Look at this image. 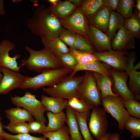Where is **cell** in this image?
Returning a JSON list of instances; mask_svg holds the SVG:
<instances>
[{
  "mask_svg": "<svg viewBox=\"0 0 140 140\" xmlns=\"http://www.w3.org/2000/svg\"><path fill=\"white\" fill-rule=\"evenodd\" d=\"M134 0H119L116 12L120 14L124 19L128 18L133 14V9L135 6Z\"/></svg>",
  "mask_w": 140,
  "mask_h": 140,
  "instance_id": "obj_30",
  "label": "cell"
},
{
  "mask_svg": "<svg viewBox=\"0 0 140 140\" xmlns=\"http://www.w3.org/2000/svg\"><path fill=\"white\" fill-rule=\"evenodd\" d=\"M68 1L76 6H80L82 1L81 0H69Z\"/></svg>",
  "mask_w": 140,
  "mask_h": 140,
  "instance_id": "obj_46",
  "label": "cell"
},
{
  "mask_svg": "<svg viewBox=\"0 0 140 140\" xmlns=\"http://www.w3.org/2000/svg\"><path fill=\"white\" fill-rule=\"evenodd\" d=\"M76 34L74 32L63 28L60 31L59 38L73 49Z\"/></svg>",
  "mask_w": 140,
  "mask_h": 140,
  "instance_id": "obj_39",
  "label": "cell"
},
{
  "mask_svg": "<svg viewBox=\"0 0 140 140\" xmlns=\"http://www.w3.org/2000/svg\"><path fill=\"white\" fill-rule=\"evenodd\" d=\"M136 1V10L138 11H140V0H137Z\"/></svg>",
  "mask_w": 140,
  "mask_h": 140,
  "instance_id": "obj_48",
  "label": "cell"
},
{
  "mask_svg": "<svg viewBox=\"0 0 140 140\" xmlns=\"http://www.w3.org/2000/svg\"><path fill=\"white\" fill-rule=\"evenodd\" d=\"M42 134L48 140H70L68 127L65 125L57 131L44 132Z\"/></svg>",
  "mask_w": 140,
  "mask_h": 140,
  "instance_id": "obj_35",
  "label": "cell"
},
{
  "mask_svg": "<svg viewBox=\"0 0 140 140\" xmlns=\"http://www.w3.org/2000/svg\"><path fill=\"white\" fill-rule=\"evenodd\" d=\"M111 67L107 64L103 62L102 63L97 60L83 65L78 64L68 76L73 77L77 72L84 70L101 73L111 77L110 73Z\"/></svg>",
  "mask_w": 140,
  "mask_h": 140,
  "instance_id": "obj_19",
  "label": "cell"
},
{
  "mask_svg": "<svg viewBox=\"0 0 140 140\" xmlns=\"http://www.w3.org/2000/svg\"><path fill=\"white\" fill-rule=\"evenodd\" d=\"M15 45L10 41L3 40L0 43V66L13 71L19 72L22 67L18 66L16 60L20 57V55L17 54L13 57H10V51L14 49Z\"/></svg>",
  "mask_w": 140,
  "mask_h": 140,
  "instance_id": "obj_13",
  "label": "cell"
},
{
  "mask_svg": "<svg viewBox=\"0 0 140 140\" xmlns=\"http://www.w3.org/2000/svg\"><path fill=\"white\" fill-rule=\"evenodd\" d=\"M101 104L106 112L117 121L119 129L122 131L125 124L130 115L124 108L121 97L117 95L101 98Z\"/></svg>",
  "mask_w": 140,
  "mask_h": 140,
  "instance_id": "obj_6",
  "label": "cell"
},
{
  "mask_svg": "<svg viewBox=\"0 0 140 140\" xmlns=\"http://www.w3.org/2000/svg\"><path fill=\"white\" fill-rule=\"evenodd\" d=\"M128 64L125 71L129 78L128 87L134 95L135 99L139 100L140 98V72L134 68V63L137 58L135 52H132L128 54Z\"/></svg>",
  "mask_w": 140,
  "mask_h": 140,
  "instance_id": "obj_14",
  "label": "cell"
},
{
  "mask_svg": "<svg viewBox=\"0 0 140 140\" xmlns=\"http://www.w3.org/2000/svg\"><path fill=\"white\" fill-rule=\"evenodd\" d=\"M128 54L127 51L112 50L103 52H96L92 54L97 60L107 64L114 69L125 71L128 64Z\"/></svg>",
  "mask_w": 140,
  "mask_h": 140,
  "instance_id": "obj_9",
  "label": "cell"
},
{
  "mask_svg": "<svg viewBox=\"0 0 140 140\" xmlns=\"http://www.w3.org/2000/svg\"><path fill=\"white\" fill-rule=\"evenodd\" d=\"M131 134L132 139L140 137V119L130 116L125 122L124 128Z\"/></svg>",
  "mask_w": 140,
  "mask_h": 140,
  "instance_id": "obj_32",
  "label": "cell"
},
{
  "mask_svg": "<svg viewBox=\"0 0 140 140\" xmlns=\"http://www.w3.org/2000/svg\"><path fill=\"white\" fill-rule=\"evenodd\" d=\"M123 106L131 116L140 118V103L137 100L131 99L127 100H123Z\"/></svg>",
  "mask_w": 140,
  "mask_h": 140,
  "instance_id": "obj_37",
  "label": "cell"
},
{
  "mask_svg": "<svg viewBox=\"0 0 140 140\" xmlns=\"http://www.w3.org/2000/svg\"><path fill=\"white\" fill-rule=\"evenodd\" d=\"M4 140H47L44 136L37 137L30 135L29 134H23L13 135L4 131Z\"/></svg>",
  "mask_w": 140,
  "mask_h": 140,
  "instance_id": "obj_38",
  "label": "cell"
},
{
  "mask_svg": "<svg viewBox=\"0 0 140 140\" xmlns=\"http://www.w3.org/2000/svg\"><path fill=\"white\" fill-rule=\"evenodd\" d=\"M93 73L97 86L100 92L101 98L117 95L114 93L112 90L113 83L111 77L97 72Z\"/></svg>",
  "mask_w": 140,
  "mask_h": 140,
  "instance_id": "obj_22",
  "label": "cell"
},
{
  "mask_svg": "<svg viewBox=\"0 0 140 140\" xmlns=\"http://www.w3.org/2000/svg\"><path fill=\"white\" fill-rule=\"evenodd\" d=\"M63 67L73 71L78 63L75 58L70 53L55 55Z\"/></svg>",
  "mask_w": 140,
  "mask_h": 140,
  "instance_id": "obj_36",
  "label": "cell"
},
{
  "mask_svg": "<svg viewBox=\"0 0 140 140\" xmlns=\"http://www.w3.org/2000/svg\"><path fill=\"white\" fill-rule=\"evenodd\" d=\"M4 128L15 134H29V133L28 123L26 122L18 123L10 127L6 125L4 126Z\"/></svg>",
  "mask_w": 140,
  "mask_h": 140,
  "instance_id": "obj_40",
  "label": "cell"
},
{
  "mask_svg": "<svg viewBox=\"0 0 140 140\" xmlns=\"http://www.w3.org/2000/svg\"><path fill=\"white\" fill-rule=\"evenodd\" d=\"M41 101L46 111L54 113L62 111L68 105L66 99L53 96L48 97L44 95L41 96Z\"/></svg>",
  "mask_w": 140,
  "mask_h": 140,
  "instance_id": "obj_21",
  "label": "cell"
},
{
  "mask_svg": "<svg viewBox=\"0 0 140 140\" xmlns=\"http://www.w3.org/2000/svg\"><path fill=\"white\" fill-rule=\"evenodd\" d=\"M3 77V74L0 72V82H1Z\"/></svg>",
  "mask_w": 140,
  "mask_h": 140,
  "instance_id": "obj_51",
  "label": "cell"
},
{
  "mask_svg": "<svg viewBox=\"0 0 140 140\" xmlns=\"http://www.w3.org/2000/svg\"><path fill=\"white\" fill-rule=\"evenodd\" d=\"M68 104L75 111L81 113L90 111L93 107L83 100L76 97L68 100Z\"/></svg>",
  "mask_w": 140,
  "mask_h": 140,
  "instance_id": "obj_33",
  "label": "cell"
},
{
  "mask_svg": "<svg viewBox=\"0 0 140 140\" xmlns=\"http://www.w3.org/2000/svg\"><path fill=\"white\" fill-rule=\"evenodd\" d=\"M28 124L29 132L33 134H42L46 126L45 123L36 120L29 122Z\"/></svg>",
  "mask_w": 140,
  "mask_h": 140,
  "instance_id": "obj_41",
  "label": "cell"
},
{
  "mask_svg": "<svg viewBox=\"0 0 140 140\" xmlns=\"http://www.w3.org/2000/svg\"><path fill=\"white\" fill-rule=\"evenodd\" d=\"M2 117L0 116V140H4L3 137V133L4 131L3 130L4 126L2 122Z\"/></svg>",
  "mask_w": 140,
  "mask_h": 140,
  "instance_id": "obj_44",
  "label": "cell"
},
{
  "mask_svg": "<svg viewBox=\"0 0 140 140\" xmlns=\"http://www.w3.org/2000/svg\"><path fill=\"white\" fill-rule=\"evenodd\" d=\"M47 1L52 5H57L61 1L59 0H48Z\"/></svg>",
  "mask_w": 140,
  "mask_h": 140,
  "instance_id": "obj_49",
  "label": "cell"
},
{
  "mask_svg": "<svg viewBox=\"0 0 140 140\" xmlns=\"http://www.w3.org/2000/svg\"><path fill=\"white\" fill-rule=\"evenodd\" d=\"M73 49L91 54L96 52L87 39L78 34H76Z\"/></svg>",
  "mask_w": 140,
  "mask_h": 140,
  "instance_id": "obj_29",
  "label": "cell"
},
{
  "mask_svg": "<svg viewBox=\"0 0 140 140\" xmlns=\"http://www.w3.org/2000/svg\"><path fill=\"white\" fill-rule=\"evenodd\" d=\"M84 78V75L72 77L67 76L56 84L44 87L43 90L51 96L68 100L74 97L80 98L78 88Z\"/></svg>",
  "mask_w": 140,
  "mask_h": 140,
  "instance_id": "obj_4",
  "label": "cell"
},
{
  "mask_svg": "<svg viewBox=\"0 0 140 140\" xmlns=\"http://www.w3.org/2000/svg\"><path fill=\"white\" fill-rule=\"evenodd\" d=\"M48 119V123L46 126L44 132H52L57 131L65 125L66 122V114L62 111L57 113L50 111L46 113Z\"/></svg>",
  "mask_w": 140,
  "mask_h": 140,
  "instance_id": "obj_23",
  "label": "cell"
},
{
  "mask_svg": "<svg viewBox=\"0 0 140 140\" xmlns=\"http://www.w3.org/2000/svg\"><path fill=\"white\" fill-rule=\"evenodd\" d=\"M110 134L107 133L103 136L100 140H110Z\"/></svg>",
  "mask_w": 140,
  "mask_h": 140,
  "instance_id": "obj_47",
  "label": "cell"
},
{
  "mask_svg": "<svg viewBox=\"0 0 140 140\" xmlns=\"http://www.w3.org/2000/svg\"><path fill=\"white\" fill-rule=\"evenodd\" d=\"M66 29L81 35L88 39L89 32L88 21L80 8L69 16L59 19Z\"/></svg>",
  "mask_w": 140,
  "mask_h": 140,
  "instance_id": "obj_8",
  "label": "cell"
},
{
  "mask_svg": "<svg viewBox=\"0 0 140 140\" xmlns=\"http://www.w3.org/2000/svg\"><path fill=\"white\" fill-rule=\"evenodd\" d=\"M110 140H120V135L116 132L113 134H110Z\"/></svg>",
  "mask_w": 140,
  "mask_h": 140,
  "instance_id": "obj_43",
  "label": "cell"
},
{
  "mask_svg": "<svg viewBox=\"0 0 140 140\" xmlns=\"http://www.w3.org/2000/svg\"><path fill=\"white\" fill-rule=\"evenodd\" d=\"M124 19L117 12L112 11L109 20L106 34L112 40L117 31L123 27Z\"/></svg>",
  "mask_w": 140,
  "mask_h": 140,
  "instance_id": "obj_26",
  "label": "cell"
},
{
  "mask_svg": "<svg viewBox=\"0 0 140 140\" xmlns=\"http://www.w3.org/2000/svg\"><path fill=\"white\" fill-rule=\"evenodd\" d=\"M72 71L69 68L62 67L45 70L40 74L33 77L26 76L19 88L36 90L45 86L51 87L60 81Z\"/></svg>",
  "mask_w": 140,
  "mask_h": 140,
  "instance_id": "obj_3",
  "label": "cell"
},
{
  "mask_svg": "<svg viewBox=\"0 0 140 140\" xmlns=\"http://www.w3.org/2000/svg\"><path fill=\"white\" fill-rule=\"evenodd\" d=\"M112 50L121 51L135 48V38L124 27L119 30L111 40Z\"/></svg>",
  "mask_w": 140,
  "mask_h": 140,
  "instance_id": "obj_15",
  "label": "cell"
},
{
  "mask_svg": "<svg viewBox=\"0 0 140 140\" xmlns=\"http://www.w3.org/2000/svg\"><path fill=\"white\" fill-rule=\"evenodd\" d=\"M79 130L84 140H96L92 137L87 124L90 111L79 113L75 111Z\"/></svg>",
  "mask_w": 140,
  "mask_h": 140,
  "instance_id": "obj_28",
  "label": "cell"
},
{
  "mask_svg": "<svg viewBox=\"0 0 140 140\" xmlns=\"http://www.w3.org/2000/svg\"><path fill=\"white\" fill-rule=\"evenodd\" d=\"M4 2L3 0H0V15H3L5 13L4 7Z\"/></svg>",
  "mask_w": 140,
  "mask_h": 140,
  "instance_id": "obj_45",
  "label": "cell"
},
{
  "mask_svg": "<svg viewBox=\"0 0 140 140\" xmlns=\"http://www.w3.org/2000/svg\"><path fill=\"white\" fill-rule=\"evenodd\" d=\"M134 69L136 70L139 69L140 68V62H139L135 66H134Z\"/></svg>",
  "mask_w": 140,
  "mask_h": 140,
  "instance_id": "obj_50",
  "label": "cell"
},
{
  "mask_svg": "<svg viewBox=\"0 0 140 140\" xmlns=\"http://www.w3.org/2000/svg\"><path fill=\"white\" fill-rule=\"evenodd\" d=\"M76 6L68 1H61L55 5H51L48 9L49 11L58 18H65L75 10Z\"/></svg>",
  "mask_w": 140,
  "mask_h": 140,
  "instance_id": "obj_25",
  "label": "cell"
},
{
  "mask_svg": "<svg viewBox=\"0 0 140 140\" xmlns=\"http://www.w3.org/2000/svg\"><path fill=\"white\" fill-rule=\"evenodd\" d=\"M88 123L90 132L96 140H100L107 133L108 127L106 112L99 107L92 110Z\"/></svg>",
  "mask_w": 140,
  "mask_h": 140,
  "instance_id": "obj_10",
  "label": "cell"
},
{
  "mask_svg": "<svg viewBox=\"0 0 140 140\" xmlns=\"http://www.w3.org/2000/svg\"><path fill=\"white\" fill-rule=\"evenodd\" d=\"M27 26L34 35L47 38H59L63 29L59 19L43 5L36 9L32 17L27 20Z\"/></svg>",
  "mask_w": 140,
  "mask_h": 140,
  "instance_id": "obj_1",
  "label": "cell"
},
{
  "mask_svg": "<svg viewBox=\"0 0 140 140\" xmlns=\"http://www.w3.org/2000/svg\"><path fill=\"white\" fill-rule=\"evenodd\" d=\"M78 90L81 99L93 107L101 104V95L92 72L86 71Z\"/></svg>",
  "mask_w": 140,
  "mask_h": 140,
  "instance_id": "obj_7",
  "label": "cell"
},
{
  "mask_svg": "<svg viewBox=\"0 0 140 140\" xmlns=\"http://www.w3.org/2000/svg\"><path fill=\"white\" fill-rule=\"evenodd\" d=\"M119 2V0H102V6L108 8L112 11H115Z\"/></svg>",
  "mask_w": 140,
  "mask_h": 140,
  "instance_id": "obj_42",
  "label": "cell"
},
{
  "mask_svg": "<svg viewBox=\"0 0 140 140\" xmlns=\"http://www.w3.org/2000/svg\"><path fill=\"white\" fill-rule=\"evenodd\" d=\"M88 40L96 52H101L112 50L111 40L104 32L90 25Z\"/></svg>",
  "mask_w": 140,
  "mask_h": 140,
  "instance_id": "obj_16",
  "label": "cell"
},
{
  "mask_svg": "<svg viewBox=\"0 0 140 140\" xmlns=\"http://www.w3.org/2000/svg\"><path fill=\"white\" fill-rule=\"evenodd\" d=\"M123 27L131 33L134 38H140V11L135 10L130 17L125 19Z\"/></svg>",
  "mask_w": 140,
  "mask_h": 140,
  "instance_id": "obj_27",
  "label": "cell"
},
{
  "mask_svg": "<svg viewBox=\"0 0 140 140\" xmlns=\"http://www.w3.org/2000/svg\"><path fill=\"white\" fill-rule=\"evenodd\" d=\"M102 6V0H85L82 1L79 8L85 16H88L95 13Z\"/></svg>",
  "mask_w": 140,
  "mask_h": 140,
  "instance_id": "obj_31",
  "label": "cell"
},
{
  "mask_svg": "<svg viewBox=\"0 0 140 140\" xmlns=\"http://www.w3.org/2000/svg\"><path fill=\"white\" fill-rule=\"evenodd\" d=\"M25 48L30 56L27 59L21 61L22 67L25 66L28 70L38 73L47 69L64 67L55 55L45 48L39 51L34 50L28 46Z\"/></svg>",
  "mask_w": 140,
  "mask_h": 140,
  "instance_id": "obj_2",
  "label": "cell"
},
{
  "mask_svg": "<svg viewBox=\"0 0 140 140\" xmlns=\"http://www.w3.org/2000/svg\"><path fill=\"white\" fill-rule=\"evenodd\" d=\"M41 38V42L44 48L54 55L58 54L66 53L69 52V49L59 38Z\"/></svg>",
  "mask_w": 140,
  "mask_h": 140,
  "instance_id": "obj_24",
  "label": "cell"
},
{
  "mask_svg": "<svg viewBox=\"0 0 140 140\" xmlns=\"http://www.w3.org/2000/svg\"><path fill=\"white\" fill-rule=\"evenodd\" d=\"M66 120L70 140H84L80 132L75 111L68 105L66 108Z\"/></svg>",
  "mask_w": 140,
  "mask_h": 140,
  "instance_id": "obj_20",
  "label": "cell"
},
{
  "mask_svg": "<svg viewBox=\"0 0 140 140\" xmlns=\"http://www.w3.org/2000/svg\"><path fill=\"white\" fill-rule=\"evenodd\" d=\"M10 100L13 104L27 111L36 120L45 124L47 123L44 114L46 109L41 101L36 98L35 95L26 92L23 96L15 95L11 96Z\"/></svg>",
  "mask_w": 140,
  "mask_h": 140,
  "instance_id": "obj_5",
  "label": "cell"
},
{
  "mask_svg": "<svg viewBox=\"0 0 140 140\" xmlns=\"http://www.w3.org/2000/svg\"><path fill=\"white\" fill-rule=\"evenodd\" d=\"M5 113L6 117L9 121L6 125L8 126H11L19 122H29L34 120L33 116L27 111L18 107L6 109Z\"/></svg>",
  "mask_w": 140,
  "mask_h": 140,
  "instance_id": "obj_18",
  "label": "cell"
},
{
  "mask_svg": "<svg viewBox=\"0 0 140 140\" xmlns=\"http://www.w3.org/2000/svg\"><path fill=\"white\" fill-rule=\"evenodd\" d=\"M110 73L115 93L120 96L123 100L131 99L135 100V96L127 85L129 77L128 73L125 71H118L111 69Z\"/></svg>",
  "mask_w": 140,
  "mask_h": 140,
  "instance_id": "obj_12",
  "label": "cell"
},
{
  "mask_svg": "<svg viewBox=\"0 0 140 140\" xmlns=\"http://www.w3.org/2000/svg\"><path fill=\"white\" fill-rule=\"evenodd\" d=\"M0 72L3 73L0 82V95H5L14 89L20 88L26 77L19 72L1 66H0Z\"/></svg>",
  "mask_w": 140,
  "mask_h": 140,
  "instance_id": "obj_11",
  "label": "cell"
},
{
  "mask_svg": "<svg viewBox=\"0 0 140 140\" xmlns=\"http://www.w3.org/2000/svg\"><path fill=\"white\" fill-rule=\"evenodd\" d=\"M112 11L102 6L95 13L87 16L91 25L106 34L111 13Z\"/></svg>",
  "mask_w": 140,
  "mask_h": 140,
  "instance_id": "obj_17",
  "label": "cell"
},
{
  "mask_svg": "<svg viewBox=\"0 0 140 140\" xmlns=\"http://www.w3.org/2000/svg\"><path fill=\"white\" fill-rule=\"evenodd\" d=\"M69 52L74 57L79 64H85L97 60L92 54L70 48Z\"/></svg>",
  "mask_w": 140,
  "mask_h": 140,
  "instance_id": "obj_34",
  "label": "cell"
}]
</instances>
